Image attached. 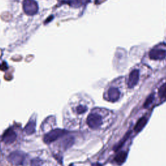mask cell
I'll use <instances>...</instances> for the list:
<instances>
[{"label":"cell","instance_id":"obj_1","mask_svg":"<svg viewBox=\"0 0 166 166\" xmlns=\"http://www.w3.org/2000/svg\"><path fill=\"white\" fill-rule=\"evenodd\" d=\"M88 110V105L82 99H76V100L70 103L69 110L70 111V116L73 115L76 117L82 118L83 116L87 112Z\"/></svg>","mask_w":166,"mask_h":166},{"label":"cell","instance_id":"obj_2","mask_svg":"<svg viewBox=\"0 0 166 166\" xmlns=\"http://www.w3.org/2000/svg\"><path fill=\"white\" fill-rule=\"evenodd\" d=\"M86 124L90 129L93 130H98L101 127L103 117L99 113L98 109H95L89 114L86 118Z\"/></svg>","mask_w":166,"mask_h":166},{"label":"cell","instance_id":"obj_3","mask_svg":"<svg viewBox=\"0 0 166 166\" xmlns=\"http://www.w3.org/2000/svg\"><path fill=\"white\" fill-rule=\"evenodd\" d=\"M18 135L15 129L11 127L5 131L2 136V142L7 145H12L17 140Z\"/></svg>","mask_w":166,"mask_h":166},{"label":"cell","instance_id":"obj_4","mask_svg":"<svg viewBox=\"0 0 166 166\" xmlns=\"http://www.w3.org/2000/svg\"><path fill=\"white\" fill-rule=\"evenodd\" d=\"M65 131L61 129H55L50 133L47 134L44 138V140L46 143H51L55 140L59 139L65 134Z\"/></svg>","mask_w":166,"mask_h":166},{"label":"cell","instance_id":"obj_5","mask_svg":"<svg viewBox=\"0 0 166 166\" xmlns=\"http://www.w3.org/2000/svg\"><path fill=\"white\" fill-rule=\"evenodd\" d=\"M149 57L153 60H162L166 57V51L159 48H155L150 51Z\"/></svg>","mask_w":166,"mask_h":166},{"label":"cell","instance_id":"obj_6","mask_svg":"<svg viewBox=\"0 0 166 166\" xmlns=\"http://www.w3.org/2000/svg\"><path fill=\"white\" fill-rule=\"evenodd\" d=\"M120 93L118 90V89H117L114 87H112L109 88V90L107 91L106 95V99L111 102L117 101L120 98Z\"/></svg>","mask_w":166,"mask_h":166},{"label":"cell","instance_id":"obj_7","mask_svg":"<svg viewBox=\"0 0 166 166\" xmlns=\"http://www.w3.org/2000/svg\"><path fill=\"white\" fill-rule=\"evenodd\" d=\"M139 77H140V73L138 70H135L131 72L129 75V78L127 82L129 87L133 88L134 86H136L137 85V83L138 82V81H139Z\"/></svg>","mask_w":166,"mask_h":166},{"label":"cell","instance_id":"obj_8","mask_svg":"<svg viewBox=\"0 0 166 166\" xmlns=\"http://www.w3.org/2000/svg\"><path fill=\"white\" fill-rule=\"evenodd\" d=\"M24 155L22 153H14L9 156V161L14 164H21L24 162Z\"/></svg>","mask_w":166,"mask_h":166},{"label":"cell","instance_id":"obj_9","mask_svg":"<svg viewBox=\"0 0 166 166\" xmlns=\"http://www.w3.org/2000/svg\"><path fill=\"white\" fill-rule=\"evenodd\" d=\"M35 128H36V123L34 121H29L26 125L24 131L27 134H33L35 132Z\"/></svg>","mask_w":166,"mask_h":166},{"label":"cell","instance_id":"obj_10","mask_svg":"<svg viewBox=\"0 0 166 166\" xmlns=\"http://www.w3.org/2000/svg\"><path fill=\"white\" fill-rule=\"evenodd\" d=\"M147 118L145 117H142L141 119H140L138 120V121L137 122L134 130L136 131V132H139L141 130H142V129L144 127V126L147 123Z\"/></svg>","mask_w":166,"mask_h":166},{"label":"cell","instance_id":"obj_11","mask_svg":"<svg viewBox=\"0 0 166 166\" xmlns=\"http://www.w3.org/2000/svg\"><path fill=\"white\" fill-rule=\"evenodd\" d=\"M127 155L125 152H121V153H120L116 156L115 161L118 164H121L125 161L127 158Z\"/></svg>","mask_w":166,"mask_h":166},{"label":"cell","instance_id":"obj_12","mask_svg":"<svg viewBox=\"0 0 166 166\" xmlns=\"http://www.w3.org/2000/svg\"><path fill=\"white\" fill-rule=\"evenodd\" d=\"M158 95L160 98L164 100L166 99V84H164L158 90Z\"/></svg>","mask_w":166,"mask_h":166},{"label":"cell","instance_id":"obj_13","mask_svg":"<svg viewBox=\"0 0 166 166\" xmlns=\"http://www.w3.org/2000/svg\"><path fill=\"white\" fill-rule=\"evenodd\" d=\"M43 163L40 160H38V159H34V160H33L31 162V166H42Z\"/></svg>","mask_w":166,"mask_h":166},{"label":"cell","instance_id":"obj_14","mask_svg":"<svg viewBox=\"0 0 166 166\" xmlns=\"http://www.w3.org/2000/svg\"><path fill=\"white\" fill-rule=\"evenodd\" d=\"M153 96H150L149 98L147 99V101H145V107H147V106H149L150 104L152 103V101H153Z\"/></svg>","mask_w":166,"mask_h":166}]
</instances>
